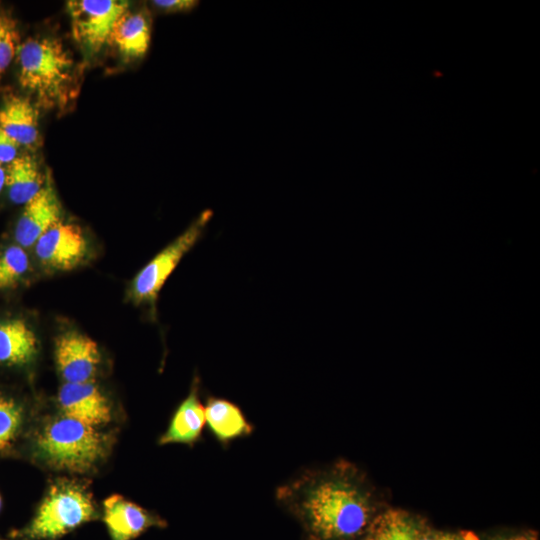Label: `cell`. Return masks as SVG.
<instances>
[{
	"label": "cell",
	"mask_w": 540,
	"mask_h": 540,
	"mask_svg": "<svg viewBox=\"0 0 540 540\" xmlns=\"http://www.w3.org/2000/svg\"><path fill=\"white\" fill-rule=\"evenodd\" d=\"M275 496L298 518L308 540H361L387 508L366 473L344 459L301 473Z\"/></svg>",
	"instance_id": "6da1fadb"
},
{
	"label": "cell",
	"mask_w": 540,
	"mask_h": 540,
	"mask_svg": "<svg viewBox=\"0 0 540 540\" xmlns=\"http://www.w3.org/2000/svg\"><path fill=\"white\" fill-rule=\"evenodd\" d=\"M18 80L23 89L49 109H65L76 94V64L70 51L54 37L37 36L21 43Z\"/></svg>",
	"instance_id": "7a4b0ae2"
},
{
	"label": "cell",
	"mask_w": 540,
	"mask_h": 540,
	"mask_svg": "<svg viewBox=\"0 0 540 540\" xmlns=\"http://www.w3.org/2000/svg\"><path fill=\"white\" fill-rule=\"evenodd\" d=\"M113 437L66 415L52 418L35 437V455L47 466L70 473L94 470L109 454Z\"/></svg>",
	"instance_id": "3957f363"
},
{
	"label": "cell",
	"mask_w": 540,
	"mask_h": 540,
	"mask_svg": "<svg viewBox=\"0 0 540 540\" xmlns=\"http://www.w3.org/2000/svg\"><path fill=\"white\" fill-rule=\"evenodd\" d=\"M96 517L89 486L81 480L57 478L30 523L17 535L26 540H56Z\"/></svg>",
	"instance_id": "277c9868"
},
{
	"label": "cell",
	"mask_w": 540,
	"mask_h": 540,
	"mask_svg": "<svg viewBox=\"0 0 540 540\" xmlns=\"http://www.w3.org/2000/svg\"><path fill=\"white\" fill-rule=\"evenodd\" d=\"M213 211L206 209L172 242L159 251L134 277L129 299L138 305L155 308L160 291L183 257L201 238Z\"/></svg>",
	"instance_id": "5b68a950"
},
{
	"label": "cell",
	"mask_w": 540,
	"mask_h": 540,
	"mask_svg": "<svg viewBox=\"0 0 540 540\" xmlns=\"http://www.w3.org/2000/svg\"><path fill=\"white\" fill-rule=\"evenodd\" d=\"M72 34L82 50L94 55L107 44L116 20L129 9L126 1L73 0L67 2Z\"/></svg>",
	"instance_id": "8992f818"
},
{
	"label": "cell",
	"mask_w": 540,
	"mask_h": 540,
	"mask_svg": "<svg viewBox=\"0 0 540 540\" xmlns=\"http://www.w3.org/2000/svg\"><path fill=\"white\" fill-rule=\"evenodd\" d=\"M34 246L42 266L57 271L76 268L89 252L88 240L81 227L62 221L47 230Z\"/></svg>",
	"instance_id": "52a82bcc"
},
{
	"label": "cell",
	"mask_w": 540,
	"mask_h": 540,
	"mask_svg": "<svg viewBox=\"0 0 540 540\" xmlns=\"http://www.w3.org/2000/svg\"><path fill=\"white\" fill-rule=\"evenodd\" d=\"M54 357L64 383L93 381L101 362L96 342L75 330L65 331L56 338Z\"/></svg>",
	"instance_id": "ba28073f"
},
{
	"label": "cell",
	"mask_w": 540,
	"mask_h": 540,
	"mask_svg": "<svg viewBox=\"0 0 540 540\" xmlns=\"http://www.w3.org/2000/svg\"><path fill=\"white\" fill-rule=\"evenodd\" d=\"M62 207L50 176L41 191L24 205L14 230L16 244L28 248L61 221Z\"/></svg>",
	"instance_id": "9c48e42d"
},
{
	"label": "cell",
	"mask_w": 540,
	"mask_h": 540,
	"mask_svg": "<svg viewBox=\"0 0 540 540\" xmlns=\"http://www.w3.org/2000/svg\"><path fill=\"white\" fill-rule=\"evenodd\" d=\"M102 518L111 540H133L152 527L167 525L157 514L119 494L104 500Z\"/></svg>",
	"instance_id": "30bf717a"
},
{
	"label": "cell",
	"mask_w": 540,
	"mask_h": 540,
	"mask_svg": "<svg viewBox=\"0 0 540 540\" xmlns=\"http://www.w3.org/2000/svg\"><path fill=\"white\" fill-rule=\"evenodd\" d=\"M57 402L64 415L94 427L112 419L109 400L93 381L64 383L58 391Z\"/></svg>",
	"instance_id": "8fae6325"
},
{
	"label": "cell",
	"mask_w": 540,
	"mask_h": 540,
	"mask_svg": "<svg viewBox=\"0 0 540 540\" xmlns=\"http://www.w3.org/2000/svg\"><path fill=\"white\" fill-rule=\"evenodd\" d=\"M200 379L193 378L190 391L176 408L168 428L159 438V445L180 443L193 446L202 436L205 408L200 399Z\"/></svg>",
	"instance_id": "7c38bea8"
},
{
	"label": "cell",
	"mask_w": 540,
	"mask_h": 540,
	"mask_svg": "<svg viewBox=\"0 0 540 540\" xmlns=\"http://www.w3.org/2000/svg\"><path fill=\"white\" fill-rule=\"evenodd\" d=\"M0 128L20 147L35 148L40 142L37 106L27 97L8 93L0 105Z\"/></svg>",
	"instance_id": "4fadbf2b"
},
{
	"label": "cell",
	"mask_w": 540,
	"mask_h": 540,
	"mask_svg": "<svg viewBox=\"0 0 540 540\" xmlns=\"http://www.w3.org/2000/svg\"><path fill=\"white\" fill-rule=\"evenodd\" d=\"M151 41V17L147 10L125 11L114 23L107 44L126 60L145 56Z\"/></svg>",
	"instance_id": "5bb4252c"
},
{
	"label": "cell",
	"mask_w": 540,
	"mask_h": 540,
	"mask_svg": "<svg viewBox=\"0 0 540 540\" xmlns=\"http://www.w3.org/2000/svg\"><path fill=\"white\" fill-rule=\"evenodd\" d=\"M204 408L205 425L223 447L229 446L236 439L251 435L254 430L241 408L232 401L210 396Z\"/></svg>",
	"instance_id": "9a60e30c"
},
{
	"label": "cell",
	"mask_w": 540,
	"mask_h": 540,
	"mask_svg": "<svg viewBox=\"0 0 540 540\" xmlns=\"http://www.w3.org/2000/svg\"><path fill=\"white\" fill-rule=\"evenodd\" d=\"M38 353V339L31 326L21 318L0 320V364L24 366Z\"/></svg>",
	"instance_id": "2e32d148"
},
{
	"label": "cell",
	"mask_w": 540,
	"mask_h": 540,
	"mask_svg": "<svg viewBox=\"0 0 540 540\" xmlns=\"http://www.w3.org/2000/svg\"><path fill=\"white\" fill-rule=\"evenodd\" d=\"M46 179L36 157L30 154L18 156L6 167L5 187L9 199L25 205L41 191Z\"/></svg>",
	"instance_id": "e0dca14e"
},
{
	"label": "cell",
	"mask_w": 540,
	"mask_h": 540,
	"mask_svg": "<svg viewBox=\"0 0 540 540\" xmlns=\"http://www.w3.org/2000/svg\"><path fill=\"white\" fill-rule=\"evenodd\" d=\"M426 521L409 511L386 508L372 521L361 540H415Z\"/></svg>",
	"instance_id": "ac0fdd59"
},
{
	"label": "cell",
	"mask_w": 540,
	"mask_h": 540,
	"mask_svg": "<svg viewBox=\"0 0 540 540\" xmlns=\"http://www.w3.org/2000/svg\"><path fill=\"white\" fill-rule=\"evenodd\" d=\"M30 270L25 248L10 244L0 248V291L17 287Z\"/></svg>",
	"instance_id": "d6986e66"
},
{
	"label": "cell",
	"mask_w": 540,
	"mask_h": 540,
	"mask_svg": "<svg viewBox=\"0 0 540 540\" xmlns=\"http://www.w3.org/2000/svg\"><path fill=\"white\" fill-rule=\"evenodd\" d=\"M24 409L14 398L0 394V454L17 442L24 425Z\"/></svg>",
	"instance_id": "ffe728a7"
},
{
	"label": "cell",
	"mask_w": 540,
	"mask_h": 540,
	"mask_svg": "<svg viewBox=\"0 0 540 540\" xmlns=\"http://www.w3.org/2000/svg\"><path fill=\"white\" fill-rule=\"evenodd\" d=\"M20 45L16 20L11 13L0 9V78L17 57Z\"/></svg>",
	"instance_id": "44dd1931"
},
{
	"label": "cell",
	"mask_w": 540,
	"mask_h": 540,
	"mask_svg": "<svg viewBox=\"0 0 540 540\" xmlns=\"http://www.w3.org/2000/svg\"><path fill=\"white\" fill-rule=\"evenodd\" d=\"M415 540H479V538L467 532L436 530L426 524Z\"/></svg>",
	"instance_id": "7402d4cb"
},
{
	"label": "cell",
	"mask_w": 540,
	"mask_h": 540,
	"mask_svg": "<svg viewBox=\"0 0 540 540\" xmlns=\"http://www.w3.org/2000/svg\"><path fill=\"white\" fill-rule=\"evenodd\" d=\"M196 0H154L151 5L159 12L165 14L190 12L196 8Z\"/></svg>",
	"instance_id": "603a6c76"
},
{
	"label": "cell",
	"mask_w": 540,
	"mask_h": 540,
	"mask_svg": "<svg viewBox=\"0 0 540 540\" xmlns=\"http://www.w3.org/2000/svg\"><path fill=\"white\" fill-rule=\"evenodd\" d=\"M20 145L0 128V164H10L18 157Z\"/></svg>",
	"instance_id": "cb8c5ba5"
},
{
	"label": "cell",
	"mask_w": 540,
	"mask_h": 540,
	"mask_svg": "<svg viewBox=\"0 0 540 540\" xmlns=\"http://www.w3.org/2000/svg\"><path fill=\"white\" fill-rule=\"evenodd\" d=\"M510 540H537V535L534 532L526 531L514 535H509Z\"/></svg>",
	"instance_id": "d4e9b609"
},
{
	"label": "cell",
	"mask_w": 540,
	"mask_h": 540,
	"mask_svg": "<svg viewBox=\"0 0 540 540\" xmlns=\"http://www.w3.org/2000/svg\"><path fill=\"white\" fill-rule=\"evenodd\" d=\"M5 183H6V168H4L2 164H0V193L5 187Z\"/></svg>",
	"instance_id": "484cf974"
},
{
	"label": "cell",
	"mask_w": 540,
	"mask_h": 540,
	"mask_svg": "<svg viewBox=\"0 0 540 540\" xmlns=\"http://www.w3.org/2000/svg\"><path fill=\"white\" fill-rule=\"evenodd\" d=\"M483 540H510V538L509 536H505V535H496V536H492Z\"/></svg>",
	"instance_id": "4316f807"
},
{
	"label": "cell",
	"mask_w": 540,
	"mask_h": 540,
	"mask_svg": "<svg viewBox=\"0 0 540 540\" xmlns=\"http://www.w3.org/2000/svg\"><path fill=\"white\" fill-rule=\"evenodd\" d=\"M0 508H1V497H0Z\"/></svg>",
	"instance_id": "83f0119b"
}]
</instances>
